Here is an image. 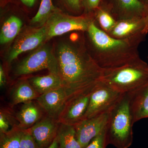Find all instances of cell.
I'll return each mask as SVG.
<instances>
[{"label": "cell", "instance_id": "6da1fadb", "mask_svg": "<svg viewBox=\"0 0 148 148\" xmlns=\"http://www.w3.org/2000/svg\"><path fill=\"white\" fill-rule=\"evenodd\" d=\"M55 55L62 87L68 95L67 103L91 92L100 81L103 70L88 52L83 35L74 34L72 39L59 43Z\"/></svg>", "mask_w": 148, "mask_h": 148}, {"label": "cell", "instance_id": "7a4b0ae2", "mask_svg": "<svg viewBox=\"0 0 148 148\" xmlns=\"http://www.w3.org/2000/svg\"><path fill=\"white\" fill-rule=\"evenodd\" d=\"M85 32L87 50L101 69L118 68L141 59L138 47L145 40V34L141 33L123 39L115 38L100 29L95 21Z\"/></svg>", "mask_w": 148, "mask_h": 148}, {"label": "cell", "instance_id": "3957f363", "mask_svg": "<svg viewBox=\"0 0 148 148\" xmlns=\"http://www.w3.org/2000/svg\"><path fill=\"white\" fill-rule=\"evenodd\" d=\"M131 93H123L109 112L106 127L108 145L128 148L133 142L134 123L131 108Z\"/></svg>", "mask_w": 148, "mask_h": 148}, {"label": "cell", "instance_id": "277c9868", "mask_svg": "<svg viewBox=\"0 0 148 148\" xmlns=\"http://www.w3.org/2000/svg\"><path fill=\"white\" fill-rule=\"evenodd\" d=\"M103 70L100 81L120 93L135 92L148 85V64L141 58L121 67Z\"/></svg>", "mask_w": 148, "mask_h": 148}, {"label": "cell", "instance_id": "5b68a950", "mask_svg": "<svg viewBox=\"0 0 148 148\" xmlns=\"http://www.w3.org/2000/svg\"><path fill=\"white\" fill-rule=\"evenodd\" d=\"M95 21L93 15L71 16L56 8L45 25L47 31V41L73 31L86 32L90 24Z\"/></svg>", "mask_w": 148, "mask_h": 148}, {"label": "cell", "instance_id": "8992f818", "mask_svg": "<svg viewBox=\"0 0 148 148\" xmlns=\"http://www.w3.org/2000/svg\"><path fill=\"white\" fill-rule=\"evenodd\" d=\"M44 69L48 70L49 73L59 75L58 62L55 54L49 46L45 45L39 47L18 63L14 74L18 76Z\"/></svg>", "mask_w": 148, "mask_h": 148}, {"label": "cell", "instance_id": "52a82bcc", "mask_svg": "<svg viewBox=\"0 0 148 148\" xmlns=\"http://www.w3.org/2000/svg\"><path fill=\"white\" fill-rule=\"evenodd\" d=\"M123 94L114 90L102 82H99L90 94L84 119L108 112Z\"/></svg>", "mask_w": 148, "mask_h": 148}, {"label": "cell", "instance_id": "ba28073f", "mask_svg": "<svg viewBox=\"0 0 148 148\" xmlns=\"http://www.w3.org/2000/svg\"><path fill=\"white\" fill-rule=\"evenodd\" d=\"M47 41L45 26L26 29L16 38L9 53L8 62L10 63L23 52L33 50L41 46Z\"/></svg>", "mask_w": 148, "mask_h": 148}, {"label": "cell", "instance_id": "9c48e42d", "mask_svg": "<svg viewBox=\"0 0 148 148\" xmlns=\"http://www.w3.org/2000/svg\"><path fill=\"white\" fill-rule=\"evenodd\" d=\"M109 114V112L85 119L74 125L77 140L82 148L86 147L94 138L106 129Z\"/></svg>", "mask_w": 148, "mask_h": 148}, {"label": "cell", "instance_id": "30bf717a", "mask_svg": "<svg viewBox=\"0 0 148 148\" xmlns=\"http://www.w3.org/2000/svg\"><path fill=\"white\" fill-rule=\"evenodd\" d=\"M103 8L116 21L144 18L148 8L140 0H110L107 6Z\"/></svg>", "mask_w": 148, "mask_h": 148}, {"label": "cell", "instance_id": "8fae6325", "mask_svg": "<svg viewBox=\"0 0 148 148\" xmlns=\"http://www.w3.org/2000/svg\"><path fill=\"white\" fill-rule=\"evenodd\" d=\"M59 124L57 120L47 115L26 130L33 137L38 148H47L56 138Z\"/></svg>", "mask_w": 148, "mask_h": 148}, {"label": "cell", "instance_id": "7c38bea8", "mask_svg": "<svg viewBox=\"0 0 148 148\" xmlns=\"http://www.w3.org/2000/svg\"><path fill=\"white\" fill-rule=\"evenodd\" d=\"M91 92L78 95L68 102L58 117L57 119L58 122L59 123L75 125L84 119L88 108Z\"/></svg>", "mask_w": 148, "mask_h": 148}, {"label": "cell", "instance_id": "4fadbf2b", "mask_svg": "<svg viewBox=\"0 0 148 148\" xmlns=\"http://www.w3.org/2000/svg\"><path fill=\"white\" fill-rule=\"evenodd\" d=\"M68 99L66 90L62 87L40 95L36 100L47 116L57 120L66 107Z\"/></svg>", "mask_w": 148, "mask_h": 148}, {"label": "cell", "instance_id": "5bb4252c", "mask_svg": "<svg viewBox=\"0 0 148 148\" xmlns=\"http://www.w3.org/2000/svg\"><path fill=\"white\" fill-rule=\"evenodd\" d=\"M145 27L144 18L123 19L116 21L113 28L107 34L113 38L123 39L145 34Z\"/></svg>", "mask_w": 148, "mask_h": 148}, {"label": "cell", "instance_id": "9a60e30c", "mask_svg": "<svg viewBox=\"0 0 148 148\" xmlns=\"http://www.w3.org/2000/svg\"><path fill=\"white\" fill-rule=\"evenodd\" d=\"M41 108L32 101L24 103L16 115L18 127L22 130H27L41 119Z\"/></svg>", "mask_w": 148, "mask_h": 148}, {"label": "cell", "instance_id": "2e32d148", "mask_svg": "<svg viewBox=\"0 0 148 148\" xmlns=\"http://www.w3.org/2000/svg\"><path fill=\"white\" fill-rule=\"evenodd\" d=\"M131 94V108L134 123L148 118V85Z\"/></svg>", "mask_w": 148, "mask_h": 148}, {"label": "cell", "instance_id": "e0dca14e", "mask_svg": "<svg viewBox=\"0 0 148 148\" xmlns=\"http://www.w3.org/2000/svg\"><path fill=\"white\" fill-rule=\"evenodd\" d=\"M40 95L29 81L22 80L13 87L10 92V102L12 106L36 99Z\"/></svg>", "mask_w": 148, "mask_h": 148}, {"label": "cell", "instance_id": "ac0fdd59", "mask_svg": "<svg viewBox=\"0 0 148 148\" xmlns=\"http://www.w3.org/2000/svg\"><path fill=\"white\" fill-rule=\"evenodd\" d=\"M29 82L40 95L62 87L60 76L56 74L49 73L43 76L31 78Z\"/></svg>", "mask_w": 148, "mask_h": 148}, {"label": "cell", "instance_id": "d6986e66", "mask_svg": "<svg viewBox=\"0 0 148 148\" xmlns=\"http://www.w3.org/2000/svg\"><path fill=\"white\" fill-rule=\"evenodd\" d=\"M56 138L58 148H82L77 140L74 125L60 123Z\"/></svg>", "mask_w": 148, "mask_h": 148}, {"label": "cell", "instance_id": "ffe728a7", "mask_svg": "<svg viewBox=\"0 0 148 148\" xmlns=\"http://www.w3.org/2000/svg\"><path fill=\"white\" fill-rule=\"evenodd\" d=\"M22 21L15 16L9 17L3 23L0 33V43L3 45L13 40L19 34L22 27Z\"/></svg>", "mask_w": 148, "mask_h": 148}, {"label": "cell", "instance_id": "44dd1931", "mask_svg": "<svg viewBox=\"0 0 148 148\" xmlns=\"http://www.w3.org/2000/svg\"><path fill=\"white\" fill-rule=\"evenodd\" d=\"M56 9L51 0H42L38 10L32 18L30 24L36 28L43 27Z\"/></svg>", "mask_w": 148, "mask_h": 148}, {"label": "cell", "instance_id": "7402d4cb", "mask_svg": "<svg viewBox=\"0 0 148 148\" xmlns=\"http://www.w3.org/2000/svg\"><path fill=\"white\" fill-rule=\"evenodd\" d=\"M95 22L101 29L108 33L113 28L116 21L105 8L100 6L93 13Z\"/></svg>", "mask_w": 148, "mask_h": 148}, {"label": "cell", "instance_id": "603a6c76", "mask_svg": "<svg viewBox=\"0 0 148 148\" xmlns=\"http://www.w3.org/2000/svg\"><path fill=\"white\" fill-rule=\"evenodd\" d=\"M22 130L15 127L6 133H0V148H20Z\"/></svg>", "mask_w": 148, "mask_h": 148}, {"label": "cell", "instance_id": "cb8c5ba5", "mask_svg": "<svg viewBox=\"0 0 148 148\" xmlns=\"http://www.w3.org/2000/svg\"><path fill=\"white\" fill-rule=\"evenodd\" d=\"M13 117L5 111L1 110L0 112V133H6L18 125L14 122Z\"/></svg>", "mask_w": 148, "mask_h": 148}, {"label": "cell", "instance_id": "d4e9b609", "mask_svg": "<svg viewBox=\"0 0 148 148\" xmlns=\"http://www.w3.org/2000/svg\"><path fill=\"white\" fill-rule=\"evenodd\" d=\"M106 140V128L95 137L85 148H106L108 146Z\"/></svg>", "mask_w": 148, "mask_h": 148}, {"label": "cell", "instance_id": "484cf974", "mask_svg": "<svg viewBox=\"0 0 148 148\" xmlns=\"http://www.w3.org/2000/svg\"><path fill=\"white\" fill-rule=\"evenodd\" d=\"M20 148H38L33 137L26 130L21 132Z\"/></svg>", "mask_w": 148, "mask_h": 148}, {"label": "cell", "instance_id": "4316f807", "mask_svg": "<svg viewBox=\"0 0 148 148\" xmlns=\"http://www.w3.org/2000/svg\"><path fill=\"white\" fill-rule=\"evenodd\" d=\"M102 0H81L86 14L93 15L95 11L101 5Z\"/></svg>", "mask_w": 148, "mask_h": 148}, {"label": "cell", "instance_id": "83f0119b", "mask_svg": "<svg viewBox=\"0 0 148 148\" xmlns=\"http://www.w3.org/2000/svg\"><path fill=\"white\" fill-rule=\"evenodd\" d=\"M65 6L70 10L77 13L82 9L83 7L81 0H61Z\"/></svg>", "mask_w": 148, "mask_h": 148}, {"label": "cell", "instance_id": "f1b7e54d", "mask_svg": "<svg viewBox=\"0 0 148 148\" xmlns=\"http://www.w3.org/2000/svg\"><path fill=\"white\" fill-rule=\"evenodd\" d=\"M6 83V77L2 65L0 66V86L3 87Z\"/></svg>", "mask_w": 148, "mask_h": 148}, {"label": "cell", "instance_id": "f546056e", "mask_svg": "<svg viewBox=\"0 0 148 148\" xmlns=\"http://www.w3.org/2000/svg\"><path fill=\"white\" fill-rule=\"evenodd\" d=\"M145 22V29L144 30V33L147 34L148 33V8L145 15L144 17Z\"/></svg>", "mask_w": 148, "mask_h": 148}, {"label": "cell", "instance_id": "4dcf8cb0", "mask_svg": "<svg viewBox=\"0 0 148 148\" xmlns=\"http://www.w3.org/2000/svg\"><path fill=\"white\" fill-rule=\"evenodd\" d=\"M20 1L25 5L29 7H32L34 5L36 0H20Z\"/></svg>", "mask_w": 148, "mask_h": 148}, {"label": "cell", "instance_id": "1f68e13d", "mask_svg": "<svg viewBox=\"0 0 148 148\" xmlns=\"http://www.w3.org/2000/svg\"><path fill=\"white\" fill-rule=\"evenodd\" d=\"M47 148H58V142H57V139H56V138L53 140L52 144Z\"/></svg>", "mask_w": 148, "mask_h": 148}, {"label": "cell", "instance_id": "d6a6232c", "mask_svg": "<svg viewBox=\"0 0 148 148\" xmlns=\"http://www.w3.org/2000/svg\"><path fill=\"white\" fill-rule=\"evenodd\" d=\"M140 1L148 7V0H140Z\"/></svg>", "mask_w": 148, "mask_h": 148}]
</instances>
